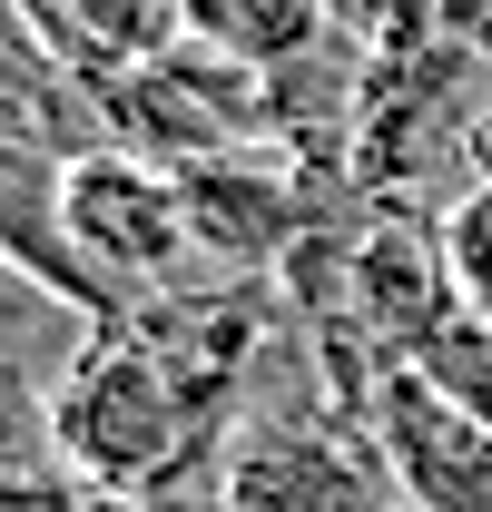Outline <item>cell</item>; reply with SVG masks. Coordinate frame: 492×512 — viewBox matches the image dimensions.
Instances as JSON below:
<instances>
[{"instance_id": "obj_1", "label": "cell", "mask_w": 492, "mask_h": 512, "mask_svg": "<svg viewBox=\"0 0 492 512\" xmlns=\"http://www.w3.org/2000/svg\"><path fill=\"white\" fill-rule=\"evenodd\" d=\"M50 444H60V473L79 493L158 503L168 473L217 463V414L178 384V365L138 325L109 316V325H79L60 384H50Z\"/></svg>"}, {"instance_id": "obj_2", "label": "cell", "mask_w": 492, "mask_h": 512, "mask_svg": "<svg viewBox=\"0 0 492 512\" xmlns=\"http://www.w3.org/2000/svg\"><path fill=\"white\" fill-rule=\"evenodd\" d=\"M60 237L89 276V306L109 316H148L187 286H207V256H197V217H187L178 168L138 158V148H79L60 178Z\"/></svg>"}, {"instance_id": "obj_3", "label": "cell", "mask_w": 492, "mask_h": 512, "mask_svg": "<svg viewBox=\"0 0 492 512\" xmlns=\"http://www.w3.org/2000/svg\"><path fill=\"white\" fill-rule=\"evenodd\" d=\"M99 119H109V148H138V158H158V168H217V158H246V148H276L266 138V79L237 60H217V50H158V60H138L128 79L99 89Z\"/></svg>"}, {"instance_id": "obj_4", "label": "cell", "mask_w": 492, "mask_h": 512, "mask_svg": "<svg viewBox=\"0 0 492 512\" xmlns=\"http://www.w3.org/2000/svg\"><path fill=\"white\" fill-rule=\"evenodd\" d=\"M365 444L404 512H492V424L473 404H453L424 365L374 384Z\"/></svg>"}, {"instance_id": "obj_5", "label": "cell", "mask_w": 492, "mask_h": 512, "mask_svg": "<svg viewBox=\"0 0 492 512\" xmlns=\"http://www.w3.org/2000/svg\"><path fill=\"white\" fill-rule=\"evenodd\" d=\"M187 217H197V256L207 276H256L286 266V256L315 237V178L286 158V148H246V158H217V168H187Z\"/></svg>"}, {"instance_id": "obj_6", "label": "cell", "mask_w": 492, "mask_h": 512, "mask_svg": "<svg viewBox=\"0 0 492 512\" xmlns=\"http://www.w3.org/2000/svg\"><path fill=\"white\" fill-rule=\"evenodd\" d=\"M178 40L276 79L335 40V0H178Z\"/></svg>"}, {"instance_id": "obj_7", "label": "cell", "mask_w": 492, "mask_h": 512, "mask_svg": "<svg viewBox=\"0 0 492 512\" xmlns=\"http://www.w3.org/2000/svg\"><path fill=\"white\" fill-rule=\"evenodd\" d=\"M443 227V266H453V296H463V316L492 325V188H453V207L433 217Z\"/></svg>"}, {"instance_id": "obj_8", "label": "cell", "mask_w": 492, "mask_h": 512, "mask_svg": "<svg viewBox=\"0 0 492 512\" xmlns=\"http://www.w3.org/2000/svg\"><path fill=\"white\" fill-rule=\"evenodd\" d=\"M424 375L443 384L453 404H473V414L492 424V325H483V316H463V325H453V335L424 355Z\"/></svg>"}, {"instance_id": "obj_9", "label": "cell", "mask_w": 492, "mask_h": 512, "mask_svg": "<svg viewBox=\"0 0 492 512\" xmlns=\"http://www.w3.org/2000/svg\"><path fill=\"white\" fill-rule=\"evenodd\" d=\"M424 10H433V30L463 40V50L483 60V79H492V0H424Z\"/></svg>"}, {"instance_id": "obj_10", "label": "cell", "mask_w": 492, "mask_h": 512, "mask_svg": "<svg viewBox=\"0 0 492 512\" xmlns=\"http://www.w3.org/2000/svg\"><path fill=\"white\" fill-rule=\"evenodd\" d=\"M473 178H483V188H492V119L473 128Z\"/></svg>"}, {"instance_id": "obj_11", "label": "cell", "mask_w": 492, "mask_h": 512, "mask_svg": "<svg viewBox=\"0 0 492 512\" xmlns=\"http://www.w3.org/2000/svg\"><path fill=\"white\" fill-rule=\"evenodd\" d=\"M0 30H10V0H0Z\"/></svg>"}]
</instances>
